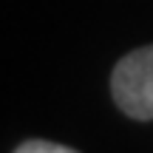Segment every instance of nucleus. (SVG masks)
Wrapping results in <instances>:
<instances>
[{
	"label": "nucleus",
	"mask_w": 153,
	"mask_h": 153,
	"mask_svg": "<svg viewBox=\"0 0 153 153\" xmlns=\"http://www.w3.org/2000/svg\"><path fill=\"white\" fill-rule=\"evenodd\" d=\"M111 94L119 111L131 119H153V45L136 48L116 62Z\"/></svg>",
	"instance_id": "f257e3e1"
},
{
	"label": "nucleus",
	"mask_w": 153,
	"mask_h": 153,
	"mask_svg": "<svg viewBox=\"0 0 153 153\" xmlns=\"http://www.w3.org/2000/svg\"><path fill=\"white\" fill-rule=\"evenodd\" d=\"M14 153H76L65 145H54V142H43V139H34V142H23Z\"/></svg>",
	"instance_id": "f03ea898"
}]
</instances>
